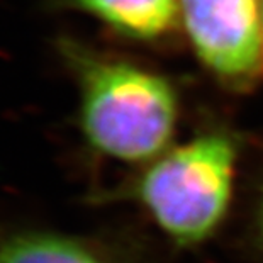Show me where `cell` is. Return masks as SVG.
<instances>
[{
	"label": "cell",
	"mask_w": 263,
	"mask_h": 263,
	"mask_svg": "<svg viewBox=\"0 0 263 263\" xmlns=\"http://www.w3.org/2000/svg\"><path fill=\"white\" fill-rule=\"evenodd\" d=\"M56 51L75 80L78 127L92 153L140 168L173 145L180 95L167 75L68 36Z\"/></svg>",
	"instance_id": "obj_1"
},
{
	"label": "cell",
	"mask_w": 263,
	"mask_h": 263,
	"mask_svg": "<svg viewBox=\"0 0 263 263\" xmlns=\"http://www.w3.org/2000/svg\"><path fill=\"white\" fill-rule=\"evenodd\" d=\"M238 161V136L211 127L140 167L114 197L136 204L175 246L197 248L216 236L231 211Z\"/></svg>",
	"instance_id": "obj_2"
},
{
	"label": "cell",
	"mask_w": 263,
	"mask_h": 263,
	"mask_svg": "<svg viewBox=\"0 0 263 263\" xmlns=\"http://www.w3.org/2000/svg\"><path fill=\"white\" fill-rule=\"evenodd\" d=\"M253 233H255V244L256 250L263 258V182L260 187L255 204V214H253Z\"/></svg>",
	"instance_id": "obj_6"
},
{
	"label": "cell",
	"mask_w": 263,
	"mask_h": 263,
	"mask_svg": "<svg viewBox=\"0 0 263 263\" xmlns=\"http://www.w3.org/2000/svg\"><path fill=\"white\" fill-rule=\"evenodd\" d=\"M0 263H133L105 241L75 234L17 229L0 233Z\"/></svg>",
	"instance_id": "obj_5"
},
{
	"label": "cell",
	"mask_w": 263,
	"mask_h": 263,
	"mask_svg": "<svg viewBox=\"0 0 263 263\" xmlns=\"http://www.w3.org/2000/svg\"><path fill=\"white\" fill-rule=\"evenodd\" d=\"M178 26L202 68L228 92L263 77L260 0H178Z\"/></svg>",
	"instance_id": "obj_3"
},
{
	"label": "cell",
	"mask_w": 263,
	"mask_h": 263,
	"mask_svg": "<svg viewBox=\"0 0 263 263\" xmlns=\"http://www.w3.org/2000/svg\"><path fill=\"white\" fill-rule=\"evenodd\" d=\"M260 7H261V46H263V0H260Z\"/></svg>",
	"instance_id": "obj_7"
},
{
	"label": "cell",
	"mask_w": 263,
	"mask_h": 263,
	"mask_svg": "<svg viewBox=\"0 0 263 263\" xmlns=\"http://www.w3.org/2000/svg\"><path fill=\"white\" fill-rule=\"evenodd\" d=\"M49 6L85 14L136 43L160 41L178 26V0H49Z\"/></svg>",
	"instance_id": "obj_4"
}]
</instances>
